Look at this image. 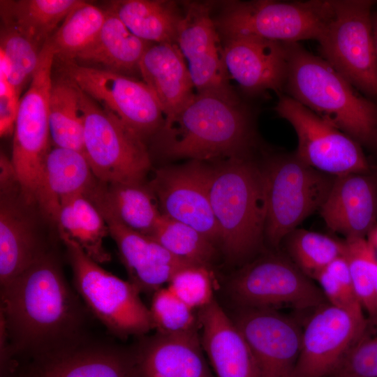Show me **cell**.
Returning <instances> with one entry per match:
<instances>
[{"label": "cell", "mask_w": 377, "mask_h": 377, "mask_svg": "<svg viewBox=\"0 0 377 377\" xmlns=\"http://www.w3.org/2000/svg\"><path fill=\"white\" fill-rule=\"evenodd\" d=\"M96 208L117 244L128 281L140 293H154L168 283L179 269L192 265L172 256L152 237L127 228L106 209Z\"/></svg>", "instance_id": "19"}, {"label": "cell", "mask_w": 377, "mask_h": 377, "mask_svg": "<svg viewBox=\"0 0 377 377\" xmlns=\"http://www.w3.org/2000/svg\"><path fill=\"white\" fill-rule=\"evenodd\" d=\"M266 221L265 238L274 246L320 209L335 177L302 161L295 154L271 158L263 168Z\"/></svg>", "instance_id": "5"}, {"label": "cell", "mask_w": 377, "mask_h": 377, "mask_svg": "<svg viewBox=\"0 0 377 377\" xmlns=\"http://www.w3.org/2000/svg\"><path fill=\"white\" fill-rule=\"evenodd\" d=\"M211 168L198 160L161 168L148 186L162 214L191 226L215 244L221 235L209 198Z\"/></svg>", "instance_id": "14"}, {"label": "cell", "mask_w": 377, "mask_h": 377, "mask_svg": "<svg viewBox=\"0 0 377 377\" xmlns=\"http://www.w3.org/2000/svg\"><path fill=\"white\" fill-rule=\"evenodd\" d=\"M167 287L194 310H200L214 299L212 280L207 267H182L172 276Z\"/></svg>", "instance_id": "40"}, {"label": "cell", "mask_w": 377, "mask_h": 377, "mask_svg": "<svg viewBox=\"0 0 377 377\" xmlns=\"http://www.w3.org/2000/svg\"><path fill=\"white\" fill-rule=\"evenodd\" d=\"M332 14V0L231 1L214 21L224 38L245 36L299 43L317 40Z\"/></svg>", "instance_id": "6"}, {"label": "cell", "mask_w": 377, "mask_h": 377, "mask_svg": "<svg viewBox=\"0 0 377 377\" xmlns=\"http://www.w3.org/2000/svg\"><path fill=\"white\" fill-rule=\"evenodd\" d=\"M371 0H332V14L316 41L320 56L355 88L377 95Z\"/></svg>", "instance_id": "8"}, {"label": "cell", "mask_w": 377, "mask_h": 377, "mask_svg": "<svg viewBox=\"0 0 377 377\" xmlns=\"http://www.w3.org/2000/svg\"><path fill=\"white\" fill-rule=\"evenodd\" d=\"M21 191L1 193L0 281L3 286L48 251L27 211Z\"/></svg>", "instance_id": "22"}, {"label": "cell", "mask_w": 377, "mask_h": 377, "mask_svg": "<svg viewBox=\"0 0 377 377\" xmlns=\"http://www.w3.org/2000/svg\"><path fill=\"white\" fill-rule=\"evenodd\" d=\"M232 320L252 354L258 377H293L302 331L292 319L269 308L238 307Z\"/></svg>", "instance_id": "15"}, {"label": "cell", "mask_w": 377, "mask_h": 377, "mask_svg": "<svg viewBox=\"0 0 377 377\" xmlns=\"http://www.w3.org/2000/svg\"><path fill=\"white\" fill-rule=\"evenodd\" d=\"M55 223L62 240L75 242L99 264L110 261V255L103 246V239L109 234L108 226L86 195H77L65 201Z\"/></svg>", "instance_id": "30"}, {"label": "cell", "mask_w": 377, "mask_h": 377, "mask_svg": "<svg viewBox=\"0 0 377 377\" xmlns=\"http://www.w3.org/2000/svg\"><path fill=\"white\" fill-rule=\"evenodd\" d=\"M288 68L285 94L325 119L359 144L377 142V105L321 57L300 43H286Z\"/></svg>", "instance_id": "3"}, {"label": "cell", "mask_w": 377, "mask_h": 377, "mask_svg": "<svg viewBox=\"0 0 377 377\" xmlns=\"http://www.w3.org/2000/svg\"><path fill=\"white\" fill-rule=\"evenodd\" d=\"M110 9L138 38L150 43L177 44L182 16L172 1L119 0Z\"/></svg>", "instance_id": "29"}, {"label": "cell", "mask_w": 377, "mask_h": 377, "mask_svg": "<svg viewBox=\"0 0 377 377\" xmlns=\"http://www.w3.org/2000/svg\"><path fill=\"white\" fill-rule=\"evenodd\" d=\"M16 377H36L34 369L32 367H31L25 373L18 375Z\"/></svg>", "instance_id": "45"}, {"label": "cell", "mask_w": 377, "mask_h": 377, "mask_svg": "<svg viewBox=\"0 0 377 377\" xmlns=\"http://www.w3.org/2000/svg\"><path fill=\"white\" fill-rule=\"evenodd\" d=\"M20 96L8 79L0 77V135H13L18 113Z\"/></svg>", "instance_id": "42"}, {"label": "cell", "mask_w": 377, "mask_h": 377, "mask_svg": "<svg viewBox=\"0 0 377 377\" xmlns=\"http://www.w3.org/2000/svg\"><path fill=\"white\" fill-rule=\"evenodd\" d=\"M103 27L96 40L75 59L98 64L104 69L130 77L139 72V64L152 44L133 34L110 8Z\"/></svg>", "instance_id": "28"}, {"label": "cell", "mask_w": 377, "mask_h": 377, "mask_svg": "<svg viewBox=\"0 0 377 377\" xmlns=\"http://www.w3.org/2000/svg\"><path fill=\"white\" fill-rule=\"evenodd\" d=\"M139 72L165 119L178 113L195 94L187 63L177 44L152 43L140 61Z\"/></svg>", "instance_id": "26"}, {"label": "cell", "mask_w": 377, "mask_h": 377, "mask_svg": "<svg viewBox=\"0 0 377 377\" xmlns=\"http://www.w3.org/2000/svg\"><path fill=\"white\" fill-rule=\"evenodd\" d=\"M63 63L66 78L142 140L155 135L163 126V112L143 81L75 61Z\"/></svg>", "instance_id": "11"}, {"label": "cell", "mask_w": 377, "mask_h": 377, "mask_svg": "<svg viewBox=\"0 0 377 377\" xmlns=\"http://www.w3.org/2000/svg\"><path fill=\"white\" fill-rule=\"evenodd\" d=\"M155 137L157 151L167 158L205 161L247 156L253 131L250 113L235 94L195 92Z\"/></svg>", "instance_id": "2"}, {"label": "cell", "mask_w": 377, "mask_h": 377, "mask_svg": "<svg viewBox=\"0 0 377 377\" xmlns=\"http://www.w3.org/2000/svg\"><path fill=\"white\" fill-rule=\"evenodd\" d=\"M79 91L84 118L83 153L94 177L105 184L142 183L151 167L143 140L80 89Z\"/></svg>", "instance_id": "9"}, {"label": "cell", "mask_w": 377, "mask_h": 377, "mask_svg": "<svg viewBox=\"0 0 377 377\" xmlns=\"http://www.w3.org/2000/svg\"><path fill=\"white\" fill-rule=\"evenodd\" d=\"M319 212L327 226L346 239L366 237L377 225V186L365 173L335 177Z\"/></svg>", "instance_id": "21"}, {"label": "cell", "mask_w": 377, "mask_h": 377, "mask_svg": "<svg viewBox=\"0 0 377 377\" xmlns=\"http://www.w3.org/2000/svg\"><path fill=\"white\" fill-rule=\"evenodd\" d=\"M372 35L377 58V14L375 15V17L372 15Z\"/></svg>", "instance_id": "44"}, {"label": "cell", "mask_w": 377, "mask_h": 377, "mask_svg": "<svg viewBox=\"0 0 377 377\" xmlns=\"http://www.w3.org/2000/svg\"><path fill=\"white\" fill-rule=\"evenodd\" d=\"M84 195L127 228L148 236L162 214L154 195L143 183L105 184L96 180Z\"/></svg>", "instance_id": "27"}, {"label": "cell", "mask_w": 377, "mask_h": 377, "mask_svg": "<svg viewBox=\"0 0 377 377\" xmlns=\"http://www.w3.org/2000/svg\"><path fill=\"white\" fill-rule=\"evenodd\" d=\"M364 315L329 302L315 309L302 331V346L293 377H329L364 334Z\"/></svg>", "instance_id": "16"}, {"label": "cell", "mask_w": 377, "mask_h": 377, "mask_svg": "<svg viewBox=\"0 0 377 377\" xmlns=\"http://www.w3.org/2000/svg\"><path fill=\"white\" fill-rule=\"evenodd\" d=\"M184 5L177 45L187 62L195 90L234 94L219 32L212 16V3L186 2Z\"/></svg>", "instance_id": "17"}, {"label": "cell", "mask_w": 377, "mask_h": 377, "mask_svg": "<svg viewBox=\"0 0 377 377\" xmlns=\"http://www.w3.org/2000/svg\"><path fill=\"white\" fill-rule=\"evenodd\" d=\"M367 239L368 242L371 244V245L374 247L377 253V225L369 233Z\"/></svg>", "instance_id": "43"}, {"label": "cell", "mask_w": 377, "mask_h": 377, "mask_svg": "<svg viewBox=\"0 0 377 377\" xmlns=\"http://www.w3.org/2000/svg\"><path fill=\"white\" fill-rule=\"evenodd\" d=\"M1 324L13 358L38 364L88 340L89 311L49 251L1 286Z\"/></svg>", "instance_id": "1"}, {"label": "cell", "mask_w": 377, "mask_h": 377, "mask_svg": "<svg viewBox=\"0 0 377 377\" xmlns=\"http://www.w3.org/2000/svg\"><path fill=\"white\" fill-rule=\"evenodd\" d=\"M329 377H377V337L359 340Z\"/></svg>", "instance_id": "41"}, {"label": "cell", "mask_w": 377, "mask_h": 377, "mask_svg": "<svg viewBox=\"0 0 377 377\" xmlns=\"http://www.w3.org/2000/svg\"><path fill=\"white\" fill-rule=\"evenodd\" d=\"M42 48L15 27L1 24L0 51L8 61V81L20 96L38 68Z\"/></svg>", "instance_id": "37"}, {"label": "cell", "mask_w": 377, "mask_h": 377, "mask_svg": "<svg viewBox=\"0 0 377 377\" xmlns=\"http://www.w3.org/2000/svg\"><path fill=\"white\" fill-rule=\"evenodd\" d=\"M238 307L316 309L328 302L323 290L289 260L267 256L240 269L229 281Z\"/></svg>", "instance_id": "12"}, {"label": "cell", "mask_w": 377, "mask_h": 377, "mask_svg": "<svg viewBox=\"0 0 377 377\" xmlns=\"http://www.w3.org/2000/svg\"><path fill=\"white\" fill-rule=\"evenodd\" d=\"M73 269L75 290L87 307L119 338L142 337L154 329L138 288L102 268L75 242L62 240Z\"/></svg>", "instance_id": "7"}, {"label": "cell", "mask_w": 377, "mask_h": 377, "mask_svg": "<svg viewBox=\"0 0 377 377\" xmlns=\"http://www.w3.org/2000/svg\"><path fill=\"white\" fill-rule=\"evenodd\" d=\"M346 257L355 292L362 306L377 315V254L367 237L345 239Z\"/></svg>", "instance_id": "36"}, {"label": "cell", "mask_w": 377, "mask_h": 377, "mask_svg": "<svg viewBox=\"0 0 377 377\" xmlns=\"http://www.w3.org/2000/svg\"><path fill=\"white\" fill-rule=\"evenodd\" d=\"M80 0H1V23L9 24L40 47Z\"/></svg>", "instance_id": "31"}, {"label": "cell", "mask_w": 377, "mask_h": 377, "mask_svg": "<svg viewBox=\"0 0 377 377\" xmlns=\"http://www.w3.org/2000/svg\"><path fill=\"white\" fill-rule=\"evenodd\" d=\"M32 368L36 377H138L133 347L89 340Z\"/></svg>", "instance_id": "24"}, {"label": "cell", "mask_w": 377, "mask_h": 377, "mask_svg": "<svg viewBox=\"0 0 377 377\" xmlns=\"http://www.w3.org/2000/svg\"><path fill=\"white\" fill-rule=\"evenodd\" d=\"M133 350L138 377H216L198 330L145 335Z\"/></svg>", "instance_id": "20"}, {"label": "cell", "mask_w": 377, "mask_h": 377, "mask_svg": "<svg viewBox=\"0 0 377 377\" xmlns=\"http://www.w3.org/2000/svg\"><path fill=\"white\" fill-rule=\"evenodd\" d=\"M54 58L47 41L41 50L38 68L20 98L13 133L11 161L22 196L29 205L35 203L40 175L50 149L48 102Z\"/></svg>", "instance_id": "10"}, {"label": "cell", "mask_w": 377, "mask_h": 377, "mask_svg": "<svg viewBox=\"0 0 377 377\" xmlns=\"http://www.w3.org/2000/svg\"><path fill=\"white\" fill-rule=\"evenodd\" d=\"M223 56L230 79L249 94L283 91L288 59L286 43L251 36L225 38Z\"/></svg>", "instance_id": "18"}, {"label": "cell", "mask_w": 377, "mask_h": 377, "mask_svg": "<svg viewBox=\"0 0 377 377\" xmlns=\"http://www.w3.org/2000/svg\"><path fill=\"white\" fill-rule=\"evenodd\" d=\"M284 239L292 262L310 279H315L321 271L346 252L345 240L304 229H295Z\"/></svg>", "instance_id": "35"}, {"label": "cell", "mask_w": 377, "mask_h": 377, "mask_svg": "<svg viewBox=\"0 0 377 377\" xmlns=\"http://www.w3.org/2000/svg\"><path fill=\"white\" fill-rule=\"evenodd\" d=\"M50 135L55 147L83 152L84 118L77 86L66 77L52 82L48 102Z\"/></svg>", "instance_id": "32"}, {"label": "cell", "mask_w": 377, "mask_h": 377, "mask_svg": "<svg viewBox=\"0 0 377 377\" xmlns=\"http://www.w3.org/2000/svg\"><path fill=\"white\" fill-rule=\"evenodd\" d=\"M202 345L216 377H258L249 347L214 299L198 311Z\"/></svg>", "instance_id": "23"}, {"label": "cell", "mask_w": 377, "mask_h": 377, "mask_svg": "<svg viewBox=\"0 0 377 377\" xmlns=\"http://www.w3.org/2000/svg\"><path fill=\"white\" fill-rule=\"evenodd\" d=\"M106 15V10L82 1L48 40L54 57L63 62L75 61L96 40Z\"/></svg>", "instance_id": "33"}, {"label": "cell", "mask_w": 377, "mask_h": 377, "mask_svg": "<svg viewBox=\"0 0 377 377\" xmlns=\"http://www.w3.org/2000/svg\"><path fill=\"white\" fill-rule=\"evenodd\" d=\"M315 279L330 304L350 313L363 314V307L355 292L346 255L332 262Z\"/></svg>", "instance_id": "39"}, {"label": "cell", "mask_w": 377, "mask_h": 377, "mask_svg": "<svg viewBox=\"0 0 377 377\" xmlns=\"http://www.w3.org/2000/svg\"><path fill=\"white\" fill-rule=\"evenodd\" d=\"M96 181L83 152L54 146L45 156L35 203L55 223L61 205L75 195H84Z\"/></svg>", "instance_id": "25"}, {"label": "cell", "mask_w": 377, "mask_h": 377, "mask_svg": "<svg viewBox=\"0 0 377 377\" xmlns=\"http://www.w3.org/2000/svg\"><path fill=\"white\" fill-rule=\"evenodd\" d=\"M154 329L162 334H179L200 329L198 313L168 287L153 293L149 308Z\"/></svg>", "instance_id": "38"}, {"label": "cell", "mask_w": 377, "mask_h": 377, "mask_svg": "<svg viewBox=\"0 0 377 377\" xmlns=\"http://www.w3.org/2000/svg\"><path fill=\"white\" fill-rule=\"evenodd\" d=\"M177 258L207 267L215 254L214 244L199 231L161 214L149 235Z\"/></svg>", "instance_id": "34"}, {"label": "cell", "mask_w": 377, "mask_h": 377, "mask_svg": "<svg viewBox=\"0 0 377 377\" xmlns=\"http://www.w3.org/2000/svg\"><path fill=\"white\" fill-rule=\"evenodd\" d=\"M274 110L293 127L295 154L306 164L334 177L368 171L360 144L295 100L281 93Z\"/></svg>", "instance_id": "13"}, {"label": "cell", "mask_w": 377, "mask_h": 377, "mask_svg": "<svg viewBox=\"0 0 377 377\" xmlns=\"http://www.w3.org/2000/svg\"><path fill=\"white\" fill-rule=\"evenodd\" d=\"M209 193L221 242L232 259L246 258L265 237L263 169L247 156L227 158L211 168Z\"/></svg>", "instance_id": "4"}]
</instances>
